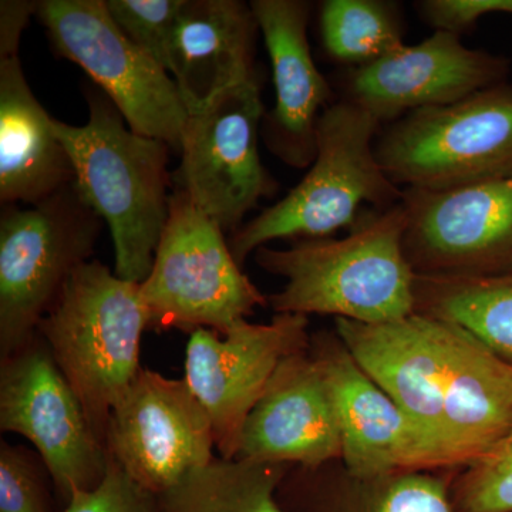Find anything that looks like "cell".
<instances>
[{
  "mask_svg": "<svg viewBox=\"0 0 512 512\" xmlns=\"http://www.w3.org/2000/svg\"><path fill=\"white\" fill-rule=\"evenodd\" d=\"M406 211L366 208L343 238L299 239L256 249L255 264L285 279L268 296L275 313L393 322L416 312V272L404 254Z\"/></svg>",
  "mask_w": 512,
  "mask_h": 512,
  "instance_id": "6da1fadb",
  "label": "cell"
},
{
  "mask_svg": "<svg viewBox=\"0 0 512 512\" xmlns=\"http://www.w3.org/2000/svg\"><path fill=\"white\" fill-rule=\"evenodd\" d=\"M87 104L84 126L53 119V130L72 163L77 191L110 229L114 274L141 284L170 214L173 150L131 130L99 87L87 92Z\"/></svg>",
  "mask_w": 512,
  "mask_h": 512,
  "instance_id": "7a4b0ae2",
  "label": "cell"
},
{
  "mask_svg": "<svg viewBox=\"0 0 512 512\" xmlns=\"http://www.w3.org/2000/svg\"><path fill=\"white\" fill-rule=\"evenodd\" d=\"M382 124L356 104L333 101L318 124V150L301 183L265 208L229 238L239 265L256 249L278 239L332 237L350 229L365 211L386 210L403 200V190L384 173L376 156Z\"/></svg>",
  "mask_w": 512,
  "mask_h": 512,
  "instance_id": "3957f363",
  "label": "cell"
},
{
  "mask_svg": "<svg viewBox=\"0 0 512 512\" xmlns=\"http://www.w3.org/2000/svg\"><path fill=\"white\" fill-rule=\"evenodd\" d=\"M148 313L140 284L97 259L80 266L37 326L106 447L110 414L136 379Z\"/></svg>",
  "mask_w": 512,
  "mask_h": 512,
  "instance_id": "277c9868",
  "label": "cell"
},
{
  "mask_svg": "<svg viewBox=\"0 0 512 512\" xmlns=\"http://www.w3.org/2000/svg\"><path fill=\"white\" fill-rule=\"evenodd\" d=\"M148 329L225 335L268 298L235 261L224 229L192 204L183 190L171 192L150 274L140 284Z\"/></svg>",
  "mask_w": 512,
  "mask_h": 512,
  "instance_id": "5b68a950",
  "label": "cell"
},
{
  "mask_svg": "<svg viewBox=\"0 0 512 512\" xmlns=\"http://www.w3.org/2000/svg\"><path fill=\"white\" fill-rule=\"evenodd\" d=\"M104 221L76 185L0 217V360L36 338L70 276L92 261Z\"/></svg>",
  "mask_w": 512,
  "mask_h": 512,
  "instance_id": "8992f818",
  "label": "cell"
},
{
  "mask_svg": "<svg viewBox=\"0 0 512 512\" xmlns=\"http://www.w3.org/2000/svg\"><path fill=\"white\" fill-rule=\"evenodd\" d=\"M397 187L450 190L512 175V89L497 84L447 106L407 114L375 144Z\"/></svg>",
  "mask_w": 512,
  "mask_h": 512,
  "instance_id": "52a82bcc",
  "label": "cell"
},
{
  "mask_svg": "<svg viewBox=\"0 0 512 512\" xmlns=\"http://www.w3.org/2000/svg\"><path fill=\"white\" fill-rule=\"evenodd\" d=\"M35 16L53 49L92 77L131 130L180 154L190 113L177 84L117 28L104 0H40Z\"/></svg>",
  "mask_w": 512,
  "mask_h": 512,
  "instance_id": "ba28073f",
  "label": "cell"
},
{
  "mask_svg": "<svg viewBox=\"0 0 512 512\" xmlns=\"http://www.w3.org/2000/svg\"><path fill=\"white\" fill-rule=\"evenodd\" d=\"M0 430L32 443L62 508L74 493L93 490L106 476V447L37 335L0 360Z\"/></svg>",
  "mask_w": 512,
  "mask_h": 512,
  "instance_id": "9c48e42d",
  "label": "cell"
},
{
  "mask_svg": "<svg viewBox=\"0 0 512 512\" xmlns=\"http://www.w3.org/2000/svg\"><path fill=\"white\" fill-rule=\"evenodd\" d=\"M265 114L258 77L190 114L185 126L175 183L225 234L234 235L259 201L278 191L259 154Z\"/></svg>",
  "mask_w": 512,
  "mask_h": 512,
  "instance_id": "30bf717a",
  "label": "cell"
},
{
  "mask_svg": "<svg viewBox=\"0 0 512 512\" xmlns=\"http://www.w3.org/2000/svg\"><path fill=\"white\" fill-rule=\"evenodd\" d=\"M404 254L417 276L512 275V175L450 190H403Z\"/></svg>",
  "mask_w": 512,
  "mask_h": 512,
  "instance_id": "8fae6325",
  "label": "cell"
},
{
  "mask_svg": "<svg viewBox=\"0 0 512 512\" xmlns=\"http://www.w3.org/2000/svg\"><path fill=\"white\" fill-rule=\"evenodd\" d=\"M309 316L275 313L269 323L242 320L225 335L192 332L185 349L184 380L210 417L222 458L237 457L249 413L275 370L309 348Z\"/></svg>",
  "mask_w": 512,
  "mask_h": 512,
  "instance_id": "7c38bea8",
  "label": "cell"
},
{
  "mask_svg": "<svg viewBox=\"0 0 512 512\" xmlns=\"http://www.w3.org/2000/svg\"><path fill=\"white\" fill-rule=\"evenodd\" d=\"M309 352L328 380L338 410L343 466L357 476L460 470L444 444L383 392L335 329L311 335Z\"/></svg>",
  "mask_w": 512,
  "mask_h": 512,
  "instance_id": "4fadbf2b",
  "label": "cell"
},
{
  "mask_svg": "<svg viewBox=\"0 0 512 512\" xmlns=\"http://www.w3.org/2000/svg\"><path fill=\"white\" fill-rule=\"evenodd\" d=\"M106 450L131 480L157 495L217 457L210 417L187 382L147 367L110 414Z\"/></svg>",
  "mask_w": 512,
  "mask_h": 512,
  "instance_id": "5bb4252c",
  "label": "cell"
},
{
  "mask_svg": "<svg viewBox=\"0 0 512 512\" xmlns=\"http://www.w3.org/2000/svg\"><path fill=\"white\" fill-rule=\"evenodd\" d=\"M333 329L367 376L460 460L443 436L457 325L414 312L375 325L335 319Z\"/></svg>",
  "mask_w": 512,
  "mask_h": 512,
  "instance_id": "9a60e30c",
  "label": "cell"
},
{
  "mask_svg": "<svg viewBox=\"0 0 512 512\" xmlns=\"http://www.w3.org/2000/svg\"><path fill=\"white\" fill-rule=\"evenodd\" d=\"M505 73V60L470 49L453 33L434 30L419 45H404L367 66L343 69L339 99L356 104L383 126L497 86Z\"/></svg>",
  "mask_w": 512,
  "mask_h": 512,
  "instance_id": "2e32d148",
  "label": "cell"
},
{
  "mask_svg": "<svg viewBox=\"0 0 512 512\" xmlns=\"http://www.w3.org/2000/svg\"><path fill=\"white\" fill-rule=\"evenodd\" d=\"M35 2H0V201L32 205L74 183L70 158L52 120L30 89L20 37Z\"/></svg>",
  "mask_w": 512,
  "mask_h": 512,
  "instance_id": "e0dca14e",
  "label": "cell"
},
{
  "mask_svg": "<svg viewBox=\"0 0 512 512\" xmlns=\"http://www.w3.org/2000/svg\"><path fill=\"white\" fill-rule=\"evenodd\" d=\"M251 8L271 59L275 89V106L265 114L262 137L288 167L309 168L318 150L320 116L335 101L309 46L311 3L254 0Z\"/></svg>",
  "mask_w": 512,
  "mask_h": 512,
  "instance_id": "ac0fdd59",
  "label": "cell"
},
{
  "mask_svg": "<svg viewBox=\"0 0 512 512\" xmlns=\"http://www.w3.org/2000/svg\"><path fill=\"white\" fill-rule=\"evenodd\" d=\"M235 458L305 467L342 458L338 410L309 348L275 370L245 421Z\"/></svg>",
  "mask_w": 512,
  "mask_h": 512,
  "instance_id": "d6986e66",
  "label": "cell"
},
{
  "mask_svg": "<svg viewBox=\"0 0 512 512\" xmlns=\"http://www.w3.org/2000/svg\"><path fill=\"white\" fill-rule=\"evenodd\" d=\"M258 33L251 3L184 0L171 40L168 73L188 113H198L222 93L258 79Z\"/></svg>",
  "mask_w": 512,
  "mask_h": 512,
  "instance_id": "ffe728a7",
  "label": "cell"
},
{
  "mask_svg": "<svg viewBox=\"0 0 512 512\" xmlns=\"http://www.w3.org/2000/svg\"><path fill=\"white\" fill-rule=\"evenodd\" d=\"M456 471L363 477L350 473L340 460L291 466L276 500L284 512H457L450 495Z\"/></svg>",
  "mask_w": 512,
  "mask_h": 512,
  "instance_id": "44dd1931",
  "label": "cell"
},
{
  "mask_svg": "<svg viewBox=\"0 0 512 512\" xmlns=\"http://www.w3.org/2000/svg\"><path fill=\"white\" fill-rule=\"evenodd\" d=\"M289 467L217 456L158 494V512H284L276 491Z\"/></svg>",
  "mask_w": 512,
  "mask_h": 512,
  "instance_id": "7402d4cb",
  "label": "cell"
},
{
  "mask_svg": "<svg viewBox=\"0 0 512 512\" xmlns=\"http://www.w3.org/2000/svg\"><path fill=\"white\" fill-rule=\"evenodd\" d=\"M416 312L460 326L512 366V275L417 276Z\"/></svg>",
  "mask_w": 512,
  "mask_h": 512,
  "instance_id": "603a6c76",
  "label": "cell"
},
{
  "mask_svg": "<svg viewBox=\"0 0 512 512\" xmlns=\"http://www.w3.org/2000/svg\"><path fill=\"white\" fill-rule=\"evenodd\" d=\"M319 32L326 55L343 69L367 66L406 45L402 12L386 0H325Z\"/></svg>",
  "mask_w": 512,
  "mask_h": 512,
  "instance_id": "cb8c5ba5",
  "label": "cell"
},
{
  "mask_svg": "<svg viewBox=\"0 0 512 512\" xmlns=\"http://www.w3.org/2000/svg\"><path fill=\"white\" fill-rule=\"evenodd\" d=\"M450 495L457 512H512V427L483 457L454 473Z\"/></svg>",
  "mask_w": 512,
  "mask_h": 512,
  "instance_id": "d4e9b609",
  "label": "cell"
},
{
  "mask_svg": "<svg viewBox=\"0 0 512 512\" xmlns=\"http://www.w3.org/2000/svg\"><path fill=\"white\" fill-rule=\"evenodd\" d=\"M128 40L168 72L171 40L184 0H104Z\"/></svg>",
  "mask_w": 512,
  "mask_h": 512,
  "instance_id": "484cf974",
  "label": "cell"
},
{
  "mask_svg": "<svg viewBox=\"0 0 512 512\" xmlns=\"http://www.w3.org/2000/svg\"><path fill=\"white\" fill-rule=\"evenodd\" d=\"M49 473L23 446L0 443V512H53Z\"/></svg>",
  "mask_w": 512,
  "mask_h": 512,
  "instance_id": "4316f807",
  "label": "cell"
},
{
  "mask_svg": "<svg viewBox=\"0 0 512 512\" xmlns=\"http://www.w3.org/2000/svg\"><path fill=\"white\" fill-rule=\"evenodd\" d=\"M60 512H158L157 494L131 480L109 457L101 483L93 490L74 493Z\"/></svg>",
  "mask_w": 512,
  "mask_h": 512,
  "instance_id": "83f0119b",
  "label": "cell"
},
{
  "mask_svg": "<svg viewBox=\"0 0 512 512\" xmlns=\"http://www.w3.org/2000/svg\"><path fill=\"white\" fill-rule=\"evenodd\" d=\"M416 8L434 30L461 37L488 13L512 15V0H423Z\"/></svg>",
  "mask_w": 512,
  "mask_h": 512,
  "instance_id": "f1b7e54d",
  "label": "cell"
}]
</instances>
